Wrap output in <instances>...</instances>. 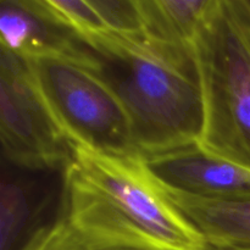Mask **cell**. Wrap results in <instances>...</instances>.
<instances>
[{
  "label": "cell",
  "mask_w": 250,
  "mask_h": 250,
  "mask_svg": "<svg viewBox=\"0 0 250 250\" xmlns=\"http://www.w3.org/2000/svg\"><path fill=\"white\" fill-rule=\"evenodd\" d=\"M0 9L1 49L20 58L55 45L71 37L37 16L24 0H1Z\"/></svg>",
  "instance_id": "9"
},
{
  "label": "cell",
  "mask_w": 250,
  "mask_h": 250,
  "mask_svg": "<svg viewBox=\"0 0 250 250\" xmlns=\"http://www.w3.org/2000/svg\"><path fill=\"white\" fill-rule=\"evenodd\" d=\"M28 193L19 182L2 178L0 187V244L10 250L29 219Z\"/></svg>",
  "instance_id": "11"
},
{
  "label": "cell",
  "mask_w": 250,
  "mask_h": 250,
  "mask_svg": "<svg viewBox=\"0 0 250 250\" xmlns=\"http://www.w3.org/2000/svg\"><path fill=\"white\" fill-rule=\"evenodd\" d=\"M61 195L55 219L19 250H172L134 226L68 168H63Z\"/></svg>",
  "instance_id": "6"
},
{
  "label": "cell",
  "mask_w": 250,
  "mask_h": 250,
  "mask_svg": "<svg viewBox=\"0 0 250 250\" xmlns=\"http://www.w3.org/2000/svg\"><path fill=\"white\" fill-rule=\"evenodd\" d=\"M163 188L211 250H250V200L205 199Z\"/></svg>",
  "instance_id": "8"
},
{
  "label": "cell",
  "mask_w": 250,
  "mask_h": 250,
  "mask_svg": "<svg viewBox=\"0 0 250 250\" xmlns=\"http://www.w3.org/2000/svg\"><path fill=\"white\" fill-rule=\"evenodd\" d=\"M211 0H139L146 34L161 41L193 43Z\"/></svg>",
  "instance_id": "10"
},
{
  "label": "cell",
  "mask_w": 250,
  "mask_h": 250,
  "mask_svg": "<svg viewBox=\"0 0 250 250\" xmlns=\"http://www.w3.org/2000/svg\"><path fill=\"white\" fill-rule=\"evenodd\" d=\"M142 156L156 180L171 189L205 199L250 200V171L198 144Z\"/></svg>",
  "instance_id": "7"
},
{
  "label": "cell",
  "mask_w": 250,
  "mask_h": 250,
  "mask_svg": "<svg viewBox=\"0 0 250 250\" xmlns=\"http://www.w3.org/2000/svg\"><path fill=\"white\" fill-rule=\"evenodd\" d=\"M0 138L2 155L32 171L65 168L70 146L39 95L23 59L1 49Z\"/></svg>",
  "instance_id": "5"
},
{
  "label": "cell",
  "mask_w": 250,
  "mask_h": 250,
  "mask_svg": "<svg viewBox=\"0 0 250 250\" xmlns=\"http://www.w3.org/2000/svg\"><path fill=\"white\" fill-rule=\"evenodd\" d=\"M22 59L68 144L111 154L138 153L127 110L93 51L67 37Z\"/></svg>",
  "instance_id": "3"
},
{
  "label": "cell",
  "mask_w": 250,
  "mask_h": 250,
  "mask_svg": "<svg viewBox=\"0 0 250 250\" xmlns=\"http://www.w3.org/2000/svg\"><path fill=\"white\" fill-rule=\"evenodd\" d=\"M95 56L127 110L139 154L165 153L198 143L204 110L193 43L146 36L120 58Z\"/></svg>",
  "instance_id": "1"
},
{
  "label": "cell",
  "mask_w": 250,
  "mask_h": 250,
  "mask_svg": "<svg viewBox=\"0 0 250 250\" xmlns=\"http://www.w3.org/2000/svg\"><path fill=\"white\" fill-rule=\"evenodd\" d=\"M72 171L144 233L172 250H211L166 194L139 153L111 154L68 144Z\"/></svg>",
  "instance_id": "4"
},
{
  "label": "cell",
  "mask_w": 250,
  "mask_h": 250,
  "mask_svg": "<svg viewBox=\"0 0 250 250\" xmlns=\"http://www.w3.org/2000/svg\"><path fill=\"white\" fill-rule=\"evenodd\" d=\"M193 48L204 110L197 144L250 171V0H211Z\"/></svg>",
  "instance_id": "2"
}]
</instances>
